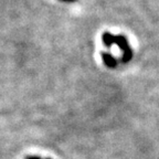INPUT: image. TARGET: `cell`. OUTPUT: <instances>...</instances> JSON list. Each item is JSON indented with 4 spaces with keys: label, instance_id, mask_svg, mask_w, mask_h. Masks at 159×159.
Masks as SVG:
<instances>
[{
    "label": "cell",
    "instance_id": "7a4b0ae2",
    "mask_svg": "<svg viewBox=\"0 0 159 159\" xmlns=\"http://www.w3.org/2000/svg\"><path fill=\"white\" fill-rule=\"evenodd\" d=\"M102 59H103V62L105 63L107 67H111V69H114V67L117 66L118 62H117V60L115 59L113 55H111L109 53L106 52H102Z\"/></svg>",
    "mask_w": 159,
    "mask_h": 159
},
{
    "label": "cell",
    "instance_id": "6da1fadb",
    "mask_svg": "<svg viewBox=\"0 0 159 159\" xmlns=\"http://www.w3.org/2000/svg\"><path fill=\"white\" fill-rule=\"evenodd\" d=\"M115 43L119 47V49L123 51V55H122V61L123 63H127L129 62L133 57V50L130 49L128 44V41H127L126 37L123 34H119L115 37Z\"/></svg>",
    "mask_w": 159,
    "mask_h": 159
},
{
    "label": "cell",
    "instance_id": "3957f363",
    "mask_svg": "<svg viewBox=\"0 0 159 159\" xmlns=\"http://www.w3.org/2000/svg\"><path fill=\"white\" fill-rule=\"evenodd\" d=\"M102 40H103V43H104L105 47L111 48L112 44L115 43V35L111 34L109 32H104L102 35Z\"/></svg>",
    "mask_w": 159,
    "mask_h": 159
},
{
    "label": "cell",
    "instance_id": "5b68a950",
    "mask_svg": "<svg viewBox=\"0 0 159 159\" xmlns=\"http://www.w3.org/2000/svg\"><path fill=\"white\" fill-rule=\"evenodd\" d=\"M63 1H66V2H71V1H74V0H63Z\"/></svg>",
    "mask_w": 159,
    "mask_h": 159
},
{
    "label": "cell",
    "instance_id": "277c9868",
    "mask_svg": "<svg viewBox=\"0 0 159 159\" xmlns=\"http://www.w3.org/2000/svg\"><path fill=\"white\" fill-rule=\"evenodd\" d=\"M25 159H41L40 157H34V156H30V157H28V158H25Z\"/></svg>",
    "mask_w": 159,
    "mask_h": 159
}]
</instances>
